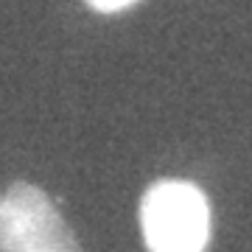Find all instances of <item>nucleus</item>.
Listing matches in <instances>:
<instances>
[{"label": "nucleus", "instance_id": "nucleus-1", "mask_svg": "<svg viewBox=\"0 0 252 252\" xmlns=\"http://www.w3.org/2000/svg\"><path fill=\"white\" fill-rule=\"evenodd\" d=\"M140 230L149 252H205L210 205L199 185L160 180L140 199Z\"/></svg>", "mask_w": 252, "mask_h": 252}, {"label": "nucleus", "instance_id": "nucleus-3", "mask_svg": "<svg viewBox=\"0 0 252 252\" xmlns=\"http://www.w3.org/2000/svg\"><path fill=\"white\" fill-rule=\"evenodd\" d=\"M93 11H101V14H115V11H124L129 6H135L137 0H84Z\"/></svg>", "mask_w": 252, "mask_h": 252}, {"label": "nucleus", "instance_id": "nucleus-2", "mask_svg": "<svg viewBox=\"0 0 252 252\" xmlns=\"http://www.w3.org/2000/svg\"><path fill=\"white\" fill-rule=\"evenodd\" d=\"M0 252H81V247L45 190L17 180L0 190Z\"/></svg>", "mask_w": 252, "mask_h": 252}]
</instances>
